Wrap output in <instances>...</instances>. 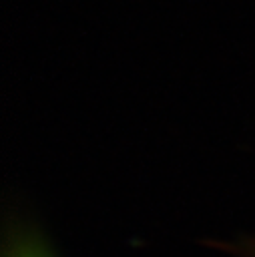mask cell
Wrapping results in <instances>:
<instances>
[{"instance_id":"1","label":"cell","mask_w":255,"mask_h":257,"mask_svg":"<svg viewBox=\"0 0 255 257\" xmlns=\"http://www.w3.org/2000/svg\"><path fill=\"white\" fill-rule=\"evenodd\" d=\"M0 257H58V253L32 219L10 213L2 229Z\"/></svg>"},{"instance_id":"2","label":"cell","mask_w":255,"mask_h":257,"mask_svg":"<svg viewBox=\"0 0 255 257\" xmlns=\"http://www.w3.org/2000/svg\"><path fill=\"white\" fill-rule=\"evenodd\" d=\"M221 249L231 257H255V237H245L235 243H221Z\"/></svg>"}]
</instances>
